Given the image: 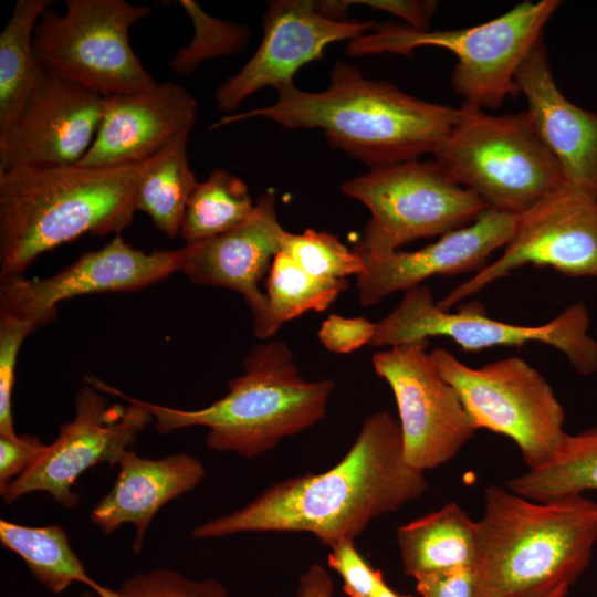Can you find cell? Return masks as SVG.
Returning a JSON list of instances; mask_svg holds the SVG:
<instances>
[{
    "instance_id": "obj_28",
    "label": "cell",
    "mask_w": 597,
    "mask_h": 597,
    "mask_svg": "<svg viewBox=\"0 0 597 597\" xmlns=\"http://www.w3.org/2000/svg\"><path fill=\"white\" fill-rule=\"evenodd\" d=\"M254 209L243 179L228 170L213 169L192 191L179 235L188 243L222 234L244 223Z\"/></svg>"
},
{
    "instance_id": "obj_42",
    "label": "cell",
    "mask_w": 597,
    "mask_h": 597,
    "mask_svg": "<svg viewBox=\"0 0 597 597\" xmlns=\"http://www.w3.org/2000/svg\"><path fill=\"white\" fill-rule=\"evenodd\" d=\"M555 597H558V596H555Z\"/></svg>"
},
{
    "instance_id": "obj_30",
    "label": "cell",
    "mask_w": 597,
    "mask_h": 597,
    "mask_svg": "<svg viewBox=\"0 0 597 597\" xmlns=\"http://www.w3.org/2000/svg\"><path fill=\"white\" fill-rule=\"evenodd\" d=\"M178 3L192 21L195 34L190 43L179 49L169 62L170 69L177 74L187 75L203 61L239 52L247 45L250 35L248 28L216 19L192 0H179Z\"/></svg>"
},
{
    "instance_id": "obj_6",
    "label": "cell",
    "mask_w": 597,
    "mask_h": 597,
    "mask_svg": "<svg viewBox=\"0 0 597 597\" xmlns=\"http://www.w3.org/2000/svg\"><path fill=\"white\" fill-rule=\"evenodd\" d=\"M558 0L523 1L502 15L465 29L418 30L384 23L348 41L349 56L396 53L408 57L422 46L452 52L457 63L451 84L467 106L495 109L520 94L515 76L522 62L542 40L543 29L561 7Z\"/></svg>"
},
{
    "instance_id": "obj_16",
    "label": "cell",
    "mask_w": 597,
    "mask_h": 597,
    "mask_svg": "<svg viewBox=\"0 0 597 597\" xmlns=\"http://www.w3.org/2000/svg\"><path fill=\"white\" fill-rule=\"evenodd\" d=\"M177 272V253L145 252L116 234L102 249L45 279H1L0 314L32 323L36 328L57 313L59 303L81 295L140 290Z\"/></svg>"
},
{
    "instance_id": "obj_41",
    "label": "cell",
    "mask_w": 597,
    "mask_h": 597,
    "mask_svg": "<svg viewBox=\"0 0 597 597\" xmlns=\"http://www.w3.org/2000/svg\"><path fill=\"white\" fill-rule=\"evenodd\" d=\"M78 597H100V596L95 591L87 588L85 591L80 594Z\"/></svg>"
},
{
    "instance_id": "obj_5",
    "label": "cell",
    "mask_w": 597,
    "mask_h": 597,
    "mask_svg": "<svg viewBox=\"0 0 597 597\" xmlns=\"http://www.w3.org/2000/svg\"><path fill=\"white\" fill-rule=\"evenodd\" d=\"M244 371L228 383V392L208 407L184 410L140 400L155 428L169 433L205 427L206 447L253 459L283 439L323 420L335 389L331 378L306 380L282 341L255 344L243 359Z\"/></svg>"
},
{
    "instance_id": "obj_32",
    "label": "cell",
    "mask_w": 597,
    "mask_h": 597,
    "mask_svg": "<svg viewBox=\"0 0 597 597\" xmlns=\"http://www.w3.org/2000/svg\"><path fill=\"white\" fill-rule=\"evenodd\" d=\"M117 591L119 597H230L227 587L217 579H191L170 568L134 574Z\"/></svg>"
},
{
    "instance_id": "obj_31",
    "label": "cell",
    "mask_w": 597,
    "mask_h": 597,
    "mask_svg": "<svg viewBox=\"0 0 597 597\" xmlns=\"http://www.w3.org/2000/svg\"><path fill=\"white\" fill-rule=\"evenodd\" d=\"M281 251L306 272L323 279L346 280L349 275L358 276L365 269V261L359 254L326 231L286 232Z\"/></svg>"
},
{
    "instance_id": "obj_18",
    "label": "cell",
    "mask_w": 597,
    "mask_h": 597,
    "mask_svg": "<svg viewBox=\"0 0 597 597\" xmlns=\"http://www.w3.org/2000/svg\"><path fill=\"white\" fill-rule=\"evenodd\" d=\"M286 232L277 218L276 196L269 190L255 201L254 212L244 223L176 250L177 272L195 284L241 294L251 312L254 335L261 341L271 339L280 327L259 284L281 252Z\"/></svg>"
},
{
    "instance_id": "obj_11",
    "label": "cell",
    "mask_w": 597,
    "mask_h": 597,
    "mask_svg": "<svg viewBox=\"0 0 597 597\" xmlns=\"http://www.w3.org/2000/svg\"><path fill=\"white\" fill-rule=\"evenodd\" d=\"M588 328L589 315L582 302L543 325L524 326L491 318L476 303L454 313L442 310L431 290L421 284L407 290L398 305L377 323L370 345L392 347L443 336L464 352H480L543 343L562 352L580 375L590 376L597 371V341L589 336Z\"/></svg>"
},
{
    "instance_id": "obj_29",
    "label": "cell",
    "mask_w": 597,
    "mask_h": 597,
    "mask_svg": "<svg viewBox=\"0 0 597 597\" xmlns=\"http://www.w3.org/2000/svg\"><path fill=\"white\" fill-rule=\"evenodd\" d=\"M271 315L279 327L308 311H325L347 289L346 280L315 276L279 252L265 279Z\"/></svg>"
},
{
    "instance_id": "obj_40",
    "label": "cell",
    "mask_w": 597,
    "mask_h": 597,
    "mask_svg": "<svg viewBox=\"0 0 597 597\" xmlns=\"http://www.w3.org/2000/svg\"><path fill=\"white\" fill-rule=\"evenodd\" d=\"M375 597H410L405 596L396 593L394 589L389 587V585L385 582L384 576L379 579L376 588Z\"/></svg>"
},
{
    "instance_id": "obj_39",
    "label": "cell",
    "mask_w": 597,
    "mask_h": 597,
    "mask_svg": "<svg viewBox=\"0 0 597 597\" xmlns=\"http://www.w3.org/2000/svg\"><path fill=\"white\" fill-rule=\"evenodd\" d=\"M334 584L326 569L320 564H312L300 576L296 597H333Z\"/></svg>"
},
{
    "instance_id": "obj_26",
    "label": "cell",
    "mask_w": 597,
    "mask_h": 597,
    "mask_svg": "<svg viewBox=\"0 0 597 597\" xmlns=\"http://www.w3.org/2000/svg\"><path fill=\"white\" fill-rule=\"evenodd\" d=\"M50 0H17L0 34V132L15 118L41 71L33 33Z\"/></svg>"
},
{
    "instance_id": "obj_20",
    "label": "cell",
    "mask_w": 597,
    "mask_h": 597,
    "mask_svg": "<svg viewBox=\"0 0 597 597\" xmlns=\"http://www.w3.org/2000/svg\"><path fill=\"white\" fill-rule=\"evenodd\" d=\"M197 115L195 96L172 82L106 96L95 139L77 164L113 167L144 161L172 137L191 132Z\"/></svg>"
},
{
    "instance_id": "obj_23",
    "label": "cell",
    "mask_w": 597,
    "mask_h": 597,
    "mask_svg": "<svg viewBox=\"0 0 597 597\" xmlns=\"http://www.w3.org/2000/svg\"><path fill=\"white\" fill-rule=\"evenodd\" d=\"M404 573L415 580L459 568L476 561V521L449 502L396 531Z\"/></svg>"
},
{
    "instance_id": "obj_1",
    "label": "cell",
    "mask_w": 597,
    "mask_h": 597,
    "mask_svg": "<svg viewBox=\"0 0 597 597\" xmlns=\"http://www.w3.org/2000/svg\"><path fill=\"white\" fill-rule=\"evenodd\" d=\"M425 472L404 455L399 422L387 411L368 416L344 458L323 473L270 485L247 505L196 526L198 540L240 533L304 532L323 545L354 540L375 519L420 498Z\"/></svg>"
},
{
    "instance_id": "obj_9",
    "label": "cell",
    "mask_w": 597,
    "mask_h": 597,
    "mask_svg": "<svg viewBox=\"0 0 597 597\" xmlns=\"http://www.w3.org/2000/svg\"><path fill=\"white\" fill-rule=\"evenodd\" d=\"M148 4L125 0H67L64 13L46 9L33 33L39 66L104 97L155 87L130 41Z\"/></svg>"
},
{
    "instance_id": "obj_38",
    "label": "cell",
    "mask_w": 597,
    "mask_h": 597,
    "mask_svg": "<svg viewBox=\"0 0 597 597\" xmlns=\"http://www.w3.org/2000/svg\"><path fill=\"white\" fill-rule=\"evenodd\" d=\"M350 4H364L391 13L418 30H430L432 17L438 8V2L431 0H364L350 1Z\"/></svg>"
},
{
    "instance_id": "obj_22",
    "label": "cell",
    "mask_w": 597,
    "mask_h": 597,
    "mask_svg": "<svg viewBox=\"0 0 597 597\" xmlns=\"http://www.w3.org/2000/svg\"><path fill=\"white\" fill-rule=\"evenodd\" d=\"M118 465L114 485L92 509L91 521L106 535L123 524H133V549L140 553L158 511L198 486L206 469L200 459L187 452L149 459L133 449L124 453Z\"/></svg>"
},
{
    "instance_id": "obj_2",
    "label": "cell",
    "mask_w": 597,
    "mask_h": 597,
    "mask_svg": "<svg viewBox=\"0 0 597 597\" xmlns=\"http://www.w3.org/2000/svg\"><path fill=\"white\" fill-rule=\"evenodd\" d=\"M276 92L273 104L224 115L211 128L258 117L289 129L317 128L332 147L376 168L434 154L459 117V108L368 80L344 61L335 63L324 91L292 84Z\"/></svg>"
},
{
    "instance_id": "obj_8",
    "label": "cell",
    "mask_w": 597,
    "mask_h": 597,
    "mask_svg": "<svg viewBox=\"0 0 597 597\" xmlns=\"http://www.w3.org/2000/svg\"><path fill=\"white\" fill-rule=\"evenodd\" d=\"M341 191L370 213L353 249L364 261L386 256L417 239L442 237L489 209L434 159L370 168L344 181Z\"/></svg>"
},
{
    "instance_id": "obj_14",
    "label": "cell",
    "mask_w": 597,
    "mask_h": 597,
    "mask_svg": "<svg viewBox=\"0 0 597 597\" xmlns=\"http://www.w3.org/2000/svg\"><path fill=\"white\" fill-rule=\"evenodd\" d=\"M528 264L551 266L570 277L597 279V200L567 185L547 195L519 216L501 256L457 285L437 304L449 311Z\"/></svg>"
},
{
    "instance_id": "obj_25",
    "label": "cell",
    "mask_w": 597,
    "mask_h": 597,
    "mask_svg": "<svg viewBox=\"0 0 597 597\" xmlns=\"http://www.w3.org/2000/svg\"><path fill=\"white\" fill-rule=\"evenodd\" d=\"M191 132L172 137L147 159L135 193V209L146 213L168 238L179 235L188 200L198 185L187 144Z\"/></svg>"
},
{
    "instance_id": "obj_34",
    "label": "cell",
    "mask_w": 597,
    "mask_h": 597,
    "mask_svg": "<svg viewBox=\"0 0 597 597\" xmlns=\"http://www.w3.org/2000/svg\"><path fill=\"white\" fill-rule=\"evenodd\" d=\"M328 566L343 579L348 597H375L383 573L373 568L356 549L354 540H343L329 547Z\"/></svg>"
},
{
    "instance_id": "obj_19",
    "label": "cell",
    "mask_w": 597,
    "mask_h": 597,
    "mask_svg": "<svg viewBox=\"0 0 597 597\" xmlns=\"http://www.w3.org/2000/svg\"><path fill=\"white\" fill-rule=\"evenodd\" d=\"M519 216L488 209L469 226L451 231L416 251H395L366 260L356 276L358 301L363 306L379 303L392 293L421 285L433 275L479 272L491 254L511 239Z\"/></svg>"
},
{
    "instance_id": "obj_15",
    "label": "cell",
    "mask_w": 597,
    "mask_h": 597,
    "mask_svg": "<svg viewBox=\"0 0 597 597\" xmlns=\"http://www.w3.org/2000/svg\"><path fill=\"white\" fill-rule=\"evenodd\" d=\"M378 25L374 21L329 19L317 10L313 0L269 2L262 18L261 43L243 67L217 88V107L232 114L243 100L263 87L273 86L277 91L294 84L296 72L322 59L327 45L354 40Z\"/></svg>"
},
{
    "instance_id": "obj_36",
    "label": "cell",
    "mask_w": 597,
    "mask_h": 597,
    "mask_svg": "<svg viewBox=\"0 0 597 597\" xmlns=\"http://www.w3.org/2000/svg\"><path fill=\"white\" fill-rule=\"evenodd\" d=\"M48 444L32 436H0V494L45 452Z\"/></svg>"
},
{
    "instance_id": "obj_13",
    "label": "cell",
    "mask_w": 597,
    "mask_h": 597,
    "mask_svg": "<svg viewBox=\"0 0 597 597\" xmlns=\"http://www.w3.org/2000/svg\"><path fill=\"white\" fill-rule=\"evenodd\" d=\"M429 339L389 347L373 355L375 373L392 390L404 455L420 471L451 461L476 428L454 387L430 356Z\"/></svg>"
},
{
    "instance_id": "obj_12",
    "label": "cell",
    "mask_w": 597,
    "mask_h": 597,
    "mask_svg": "<svg viewBox=\"0 0 597 597\" xmlns=\"http://www.w3.org/2000/svg\"><path fill=\"white\" fill-rule=\"evenodd\" d=\"M75 396V415L39 460L1 495L6 504L34 492L49 494L71 509L78 503L73 488L80 476L101 463L115 467L137 436L153 421L140 399L95 376L85 377Z\"/></svg>"
},
{
    "instance_id": "obj_33",
    "label": "cell",
    "mask_w": 597,
    "mask_h": 597,
    "mask_svg": "<svg viewBox=\"0 0 597 597\" xmlns=\"http://www.w3.org/2000/svg\"><path fill=\"white\" fill-rule=\"evenodd\" d=\"M36 327L24 320L0 314V436H17L12 395L19 350Z\"/></svg>"
},
{
    "instance_id": "obj_35",
    "label": "cell",
    "mask_w": 597,
    "mask_h": 597,
    "mask_svg": "<svg viewBox=\"0 0 597 597\" xmlns=\"http://www.w3.org/2000/svg\"><path fill=\"white\" fill-rule=\"evenodd\" d=\"M377 323L365 317H344L331 314L318 329V339L335 354H349L364 345L371 344Z\"/></svg>"
},
{
    "instance_id": "obj_24",
    "label": "cell",
    "mask_w": 597,
    "mask_h": 597,
    "mask_svg": "<svg viewBox=\"0 0 597 597\" xmlns=\"http://www.w3.org/2000/svg\"><path fill=\"white\" fill-rule=\"evenodd\" d=\"M2 546L18 555L31 575L51 594H62L82 584L100 597H119L93 579L71 547L66 532L57 524L27 526L0 520Z\"/></svg>"
},
{
    "instance_id": "obj_37",
    "label": "cell",
    "mask_w": 597,
    "mask_h": 597,
    "mask_svg": "<svg viewBox=\"0 0 597 597\" xmlns=\"http://www.w3.org/2000/svg\"><path fill=\"white\" fill-rule=\"evenodd\" d=\"M421 597H475L473 568H459L416 580Z\"/></svg>"
},
{
    "instance_id": "obj_3",
    "label": "cell",
    "mask_w": 597,
    "mask_h": 597,
    "mask_svg": "<svg viewBox=\"0 0 597 597\" xmlns=\"http://www.w3.org/2000/svg\"><path fill=\"white\" fill-rule=\"evenodd\" d=\"M596 542L597 503L583 494L540 502L488 485L476 521L475 597H566Z\"/></svg>"
},
{
    "instance_id": "obj_4",
    "label": "cell",
    "mask_w": 597,
    "mask_h": 597,
    "mask_svg": "<svg viewBox=\"0 0 597 597\" xmlns=\"http://www.w3.org/2000/svg\"><path fill=\"white\" fill-rule=\"evenodd\" d=\"M144 161L23 166L0 172V279L84 234H121L133 221Z\"/></svg>"
},
{
    "instance_id": "obj_10",
    "label": "cell",
    "mask_w": 597,
    "mask_h": 597,
    "mask_svg": "<svg viewBox=\"0 0 597 597\" xmlns=\"http://www.w3.org/2000/svg\"><path fill=\"white\" fill-rule=\"evenodd\" d=\"M441 375L459 394L474 427L504 434L528 469L547 463L562 446L565 411L545 377L511 356L473 368L442 347L430 350Z\"/></svg>"
},
{
    "instance_id": "obj_27",
    "label": "cell",
    "mask_w": 597,
    "mask_h": 597,
    "mask_svg": "<svg viewBox=\"0 0 597 597\" xmlns=\"http://www.w3.org/2000/svg\"><path fill=\"white\" fill-rule=\"evenodd\" d=\"M506 486L540 502L597 491V427L567 433L547 463L510 479Z\"/></svg>"
},
{
    "instance_id": "obj_21",
    "label": "cell",
    "mask_w": 597,
    "mask_h": 597,
    "mask_svg": "<svg viewBox=\"0 0 597 597\" xmlns=\"http://www.w3.org/2000/svg\"><path fill=\"white\" fill-rule=\"evenodd\" d=\"M515 82L526 114L556 159L565 184L597 200V113L569 101L558 88L540 40L517 70Z\"/></svg>"
},
{
    "instance_id": "obj_17",
    "label": "cell",
    "mask_w": 597,
    "mask_h": 597,
    "mask_svg": "<svg viewBox=\"0 0 597 597\" xmlns=\"http://www.w3.org/2000/svg\"><path fill=\"white\" fill-rule=\"evenodd\" d=\"M104 96L41 69L24 105L0 132V172L77 164L97 134Z\"/></svg>"
},
{
    "instance_id": "obj_7",
    "label": "cell",
    "mask_w": 597,
    "mask_h": 597,
    "mask_svg": "<svg viewBox=\"0 0 597 597\" xmlns=\"http://www.w3.org/2000/svg\"><path fill=\"white\" fill-rule=\"evenodd\" d=\"M434 160L489 209L520 216L565 186L526 112L492 115L462 105Z\"/></svg>"
}]
</instances>
